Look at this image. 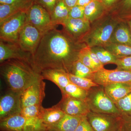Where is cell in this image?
Wrapping results in <instances>:
<instances>
[{"mask_svg": "<svg viewBox=\"0 0 131 131\" xmlns=\"http://www.w3.org/2000/svg\"><path fill=\"white\" fill-rule=\"evenodd\" d=\"M68 73L63 69L56 68L45 69L41 72L43 79L49 80L54 83L61 90V93L71 82L68 78Z\"/></svg>", "mask_w": 131, "mask_h": 131, "instance_id": "cell-16", "label": "cell"}, {"mask_svg": "<svg viewBox=\"0 0 131 131\" xmlns=\"http://www.w3.org/2000/svg\"><path fill=\"white\" fill-rule=\"evenodd\" d=\"M42 36L38 29L27 21L20 32L17 43L21 49L30 53L32 56Z\"/></svg>", "mask_w": 131, "mask_h": 131, "instance_id": "cell-10", "label": "cell"}, {"mask_svg": "<svg viewBox=\"0 0 131 131\" xmlns=\"http://www.w3.org/2000/svg\"><path fill=\"white\" fill-rule=\"evenodd\" d=\"M83 117L65 114L58 123L49 128L48 131H75Z\"/></svg>", "mask_w": 131, "mask_h": 131, "instance_id": "cell-21", "label": "cell"}, {"mask_svg": "<svg viewBox=\"0 0 131 131\" xmlns=\"http://www.w3.org/2000/svg\"><path fill=\"white\" fill-rule=\"evenodd\" d=\"M62 98L57 105L65 114L71 116L83 117L86 116L90 112L86 100L62 95Z\"/></svg>", "mask_w": 131, "mask_h": 131, "instance_id": "cell-13", "label": "cell"}, {"mask_svg": "<svg viewBox=\"0 0 131 131\" xmlns=\"http://www.w3.org/2000/svg\"><path fill=\"white\" fill-rule=\"evenodd\" d=\"M60 0H35L34 3L42 6L50 13L53 11L54 8Z\"/></svg>", "mask_w": 131, "mask_h": 131, "instance_id": "cell-36", "label": "cell"}, {"mask_svg": "<svg viewBox=\"0 0 131 131\" xmlns=\"http://www.w3.org/2000/svg\"><path fill=\"white\" fill-rule=\"evenodd\" d=\"M86 101L91 112L121 116L115 103L106 94L103 86L99 85L89 90Z\"/></svg>", "mask_w": 131, "mask_h": 131, "instance_id": "cell-4", "label": "cell"}, {"mask_svg": "<svg viewBox=\"0 0 131 131\" xmlns=\"http://www.w3.org/2000/svg\"><path fill=\"white\" fill-rule=\"evenodd\" d=\"M120 18L109 12L92 23L90 30L80 41L90 47L103 46L110 41L115 27Z\"/></svg>", "mask_w": 131, "mask_h": 131, "instance_id": "cell-3", "label": "cell"}, {"mask_svg": "<svg viewBox=\"0 0 131 131\" xmlns=\"http://www.w3.org/2000/svg\"><path fill=\"white\" fill-rule=\"evenodd\" d=\"M90 79L102 86L116 83L131 84V71L109 70L103 68L93 73Z\"/></svg>", "mask_w": 131, "mask_h": 131, "instance_id": "cell-9", "label": "cell"}, {"mask_svg": "<svg viewBox=\"0 0 131 131\" xmlns=\"http://www.w3.org/2000/svg\"><path fill=\"white\" fill-rule=\"evenodd\" d=\"M87 50H88V53L89 54L90 58H91L95 66L98 71L104 68H103L104 66L101 63L96 54L91 50V48L87 46Z\"/></svg>", "mask_w": 131, "mask_h": 131, "instance_id": "cell-38", "label": "cell"}, {"mask_svg": "<svg viewBox=\"0 0 131 131\" xmlns=\"http://www.w3.org/2000/svg\"><path fill=\"white\" fill-rule=\"evenodd\" d=\"M75 131H94L90 124L86 116L82 118L80 124Z\"/></svg>", "mask_w": 131, "mask_h": 131, "instance_id": "cell-37", "label": "cell"}, {"mask_svg": "<svg viewBox=\"0 0 131 131\" xmlns=\"http://www.w3.org/2000/svg\"><path fill=\"white\" fill-rule=\"evenodd\" d=\"M109 12L121 0H100Z\"/></svg>", "mask_w": 131, "mask_h": 131, "instance_id": "cell-39", "label": "cell"}, {"mask_svg": "<svg viewBox=\"0 0 131 131\" xmlns=\"http://www.w3.org/2000/svg\"><path fill=\"white\" fill-rule=\"evenodd\" d=\"M91 49L96 54L103 66L108 64L115 63L117 58L102 46H96L91 48Z\"/></svg>", "mask_w": 131, "mask_h": 131, "instance_id": "cell-27", "label": "cell"}, {"mask_svg": "<svg viewBox=\"0 0 131 131\" xmlns=\"http://www.w3.org/2000/svg\"><path fill=\"white\" fill-rule=\"evenodd\" d=\"M26 21V13L21 11L0 23V40L17 43L20 32Z\"/></svg>", "mask_w": 131, "mask_h": 131, "instance_id": "cell-6", "label": "cell"}, {"mask_svg": "<svg viewBox=\"0 0 131 131\" xmlns=\"http://www.w3.org/2000/svg\"><path fill=\"white\" fill-rule=\"evenodd\" d=\"M118 131H125V130H124V127H123V125H122V126L120 128L119 130Z\"/></svg>", "mask_w": 131, "mask_h": 131, "instance_id": "cell-44", "label": "cell"}, {"mask_svg": "<svg viewBox=\"0 0 131 131\" xmlns=\"http://www.w3.org/2000/svg\"><path fill=\"white\" fill-rule=\"evenodd\" d=\"M93 1V0H78L77 5L84 7Z\"/></svg>", "mask_w": 131, "mask_h": 131, "instance_id": "cell-42", "label": "cell"}, {"mask_svg": "<svg viewBox=\"0 0 131 131\" xmlns=\"http://www.w3.org/2000/svg\"><path fill=\"white\" fill-rule=\"evenodd\" d=\"M65 114L63 111L56 105L50 108H44L40 119L48 130L58 123Z\"/></svg>", "mask_w": 131, "mask_h": 131, "instance_id": "cell-20", "label": "cell"}, {"mask_svg": "<svg viewBox=\"0 0 131 131\" xmlns=\"http://www.w3.org/2000/svg\"><path fill=\"white\" fill-rule=\"evenodd\" d=\"M69 9L77 4L78 0H62Z\"/></svg>", "mask_w": 131, "mask_h": 131, "instance_id": "cell-41", "label": "cell"}, {"mask_svg": "<svg viewBox=\"0 0 131 131\" xmlns=\"http://www.w3.org/2000/svg\"><path fill=\"white\" fill-rule=\"evenodd\" d=\"M109 12L100 0H93L84 7V19L91 24Z\"/></svg>", "mask_w": 131, "mask_h": 131, "instance_id": "cell-17", "label": "cell"}, {"mask_svg": "<svg viewBox=\"0 0 131 131\" xmlns=\"http://www.w3.org/2000/svg\"><path fill=\"white\" fill-rule=\"evenodd\" d=\"M44 107L42 104H36L23 108L20 114L28 118H40Z\"/></svg>", "mask_w": 131, "mask_h": 131, "instance_id": "cell-31", "label": "cell"}, {"mask_svg": "<svg viewBox=\"0 0 131 131\" xmlns=\"http://www.w3.org/2000/svg\"><path fill=\"white\" fill-rule=\"evenodd\" d=\"M115 64L117 65V69L131 71V56L117 58Z\"/></svg>", "mask_w": 131, "mask_h": 131, "instance_id": "cell-34", "label": "cell"}, {"mask_svg": "<svg viewBox=\"0 0 131 131\" xmlns=\"http://www.w3.org/2000/svg\"><path fill=\"white\" fill-rule=\"evenodd\" d=\"M109 42L131 46V32L126 21L121 20L115 27Z\"/></svg>", "mask_w": 131, "mask_h": 131, "instance_id": "cell-18", "label": "cell"}, {"mask_svg": "<svg viewBox=\"0 0 131 131\" xmlns=\"http://www.w3.org/2000/svg\"><path fill=\"white\" fill-rule=\"evenodd\" d=\"M21 11L25 12L20 8L15 5L0 4V23Z\"/></svg>", "mask_w": 131, "mask_h": 131, "instance_id": "cell-30", "label": "cell"}, {"mask_svg": "<svg viewBox=\"0 0 131 131\" xmlns=\"http://www.w3.org/2000/svg\"><path fill=\"white\" fill-rule=\"evenodd\" d=\"M115 103L122 118L131 116V92Z\"/></svg>", "mask_w": 131, "mask_h": 131, "instance_id": "cell-29", "label": "cell"}, {"mask_svg": "<svg viewBox=\"0 0 131 131\" xmlns=\"http://www.w3.org/2000/svg\"><path fill=\"white\" fill-rule=\"evenodd\" d=\"M43 79L39 80L20 93V100L23 108L36 104H42L45 96L46 83Z\"/></svg>", "mask_w": 131, "mask_h": 131, "instance_id": "cell-12", "label": "cell"}, {"mask_svg": "<svg viewBox=\"0 0 131 131\" xmlns=\"http://www.w3.org/2000/svg\"><path fill=\"white\" fill-rule=\"evenodd\" d=\"M86 45L75 40L63 30L53 28L42 36L32 56L33 63L39 72L50 68L69 73L79 52Z\"/></svg>", "mask_w": 131, "mask_h": 131, "instance_id": "cell-1", "label": "cell"}, {"mask_svg": "<svg viewBox=\"0 0 131 131\" xmlns=\"http://www.w3.org/2000/svg\"><path fill=\"white\" fill-rule=\"evenodd\" d=\"M70 9L62 0H60L56 6L50 14L52 23L56 27L61 25L69 18Z\"/></svg>", "mask_w": 131, "mask_h": 131, "instance_id": "cell-22", "label": "cell"}, {"mask_svg": "<svg viewBox=\"0 0 131 131\" xmlns=\"http://www.w3.org/2000/svg\"><path fill=\"white\" fill-rule=\"evenodd\" d=\"M48 131H52V130H49Z\"/></svg>", "mask_w": 131, "mask_h": 131, "instance_id": "cell-45", "label": "cell"}, {"mask_svg": "<svg viewBox=\"0 0 131 131\" xmlns=\"http://www.w3.org/2000/svg\"><path fill=\"white\" fill-rule=\"evenodd\" d=\"M20 93L9 90L1 96L0 100V121L20 114L22 108Z\"/></svg>", "mask_w": 131, "mask_h": 131, "instance_id": "cell-11", "label": "cell"}, {"mask_svg": "<svg viewBox=\"0 0 131 131\" xmlns=\"http://www.w3.org/2000/svg\"><path fill=\"white\" fill-rule=\"evenodd\" d=\"M122 118L123 126L125 131H131V116Z\"/></svg>", "mask_w": 131, "mask_h": 131, "instance_id": "cell-40", "label": "cell"}, {"mask_svg": "<svg viewBox=\"0 0 131 131\" xmlns=\"http://www.w3.org/2000/svg\"><path fill=\"white\" fill-rule=\"evenodd\" d=\"M103 47L117 58L131 56V46L108 42Z\"/></svg>", "mask_w": 131, "mask_h": 131, "instance_id": "cell-23", "label": "cell"}, {"mask_svg": "<svg viewBox=\"0 0 131 131\" xmlns=\"http://www.w3.org/2000/svg\"><path fill=\"white\" fill-rule=\"evenodd\" d=\"M126 21L127 22V24H128V25H129L131 32V19L126 20Z\"/></svg>", "mask_w": 131, "mask_h": 131, "instance_id": "cell-43", "label": "cell"}, {"mask_svg": "<svg viewBox=\"0 0 131 131\" xmlns=\"http://www.w3.org/2000/svg\"><path fill=\"white\" fill-rule=\"evenodd\" d=\"M68 78L71 83L87 91H89L93 87L99 86L91 79L79 77L70 73H68Z\"/></svg>", "mask_w": 131, "mask_h": 131, "instance_id": "cell-28", "label": "cell"}, {"mask_svg": "<svg viewBox=\"0 0 131 131\" xmlns=\"http://www.w3.org/2000/svg\"><path fill=\"white\" fill-rule=\"evenodd\" d=\"M0 121L1 131H48L40 119L28 118L20 114Z\"/></svg>", "mask_w": 131, "mask_h": 131, "instance_id": "cell-5", "label": "cell"}, {"mask_svg": "<svg viewBox=\"0 0 131 131\" xmlns=\"http://www.w3.org/2000/svg\"><path fill=\"white\" fill-rule=\"evenodd\" d=\"M69 73L79 77L90 79L94 72L78 58L73 63Z\"/></svg>", "mask_w": 131, "mask_h": 131, "instance_id": "cell-25", "label": "cell"}, {"mask_svg": "<svg viewBox=\"0 0 131 131\" xmlns=\"http://www.w3.org/2000/svg\"><path fill=\"white\" fill-rule=\"evenodd\" d=\"M88 93V91L81 88L71 82L65 87L62 94L77 99L86 100Z\"/></svg>", "mask_w": 131, "mask_h": 131, "instance_id": "cell-26", "label": "cell"}, {"mask_svg": "<svg viewBox=\"0 0 131 131\" xmlns=\"http://www.w3.org/2000/svg\"><path fill=\"white\" fill-rule=\"evenodd\" d=\"M86 117L94 131H118L123 125L120 115L90 112Z\"/></svg>", "mask_w": 131, "mask_h": 131, "instance_id": "cell-7", "label": "cell"}, {"mask_svg": "<svg viewBox=\"0 0 131 131\" xmlns=\"http://www.w3.org/2000/svg\"><path fill=\"white\" fill-rule=\"evenodd\" d=\"M103 86L106 94L114 103L131 92V84L116 83Z\"/></svg>", "mask_w": 131, "mask_h": 131, "instance_id": "cell-19", "label": "cell"}, {"mask_svg": "<svg viewBox=\"0 0 131 131\" xmlns=\"http://www.w3.org/2000/svg\"><path fill=\"white\" fill-rule=\"evenodd\" d=\"M34 1L35 0H0V4L15 5L26 12Z\"/></svg>", "mask_w": 131, "mask_h": 131, "instance_id": "cell-33", "label": "cell"}, {"mask_svg": "<svg viewBox=\"0 0 131 131\" xmlns=\"http://www.w3.org/2000/svg\"><path fill=\"white\" fill-rule=\"evenodd\" d=\"M69 18L84 19V7L76 5L70 9Z\"/></svg>", "mask_w": 131, "mask_h": 131, "instance_id": "cell-35", "label": "cell"}, {"mask_svg": "<svg viewBox=\"0 0 131 131\" xmlns=\"http://www.w3.org/2000/svg\"><path fill=\"white\" fill-rule=\"evenodd\" d=\"M26 13L27 21L34 26L43 35L56 27L52 23L50 13L39 4L34 3Z\"/></svg>", "mask_w": 131, "mask_h": 131, "instance_id": "cell-8", "label": "cell"}, {"mask_svg": "<svg viewBox=\"0 0 131 131\" xmlns=\"http://www.w3.org/2000/svg\"><path fill=\"white\" fill-rule=\"evenodd\" d=\"M11 59L32 61V55L23 50L17 43L0 40V63Z\"/></svg>", "mask_w": 131, "mask_h": 131, "instance_id": "cell-15", "label": "cell"}, {"mask_svg": "<svg viewBox=\"0 0 131 131\" xmlns=\"http://www.w3.org/2000/svg\"><path fill=\"white\" fill-rule=\"evenodd\" d=\"M1 75L9 90L21 93L31 85L43 79L32 61L11 59L0 65Z\"/></svg>", "mask_w": 131, "mask_h": 131, "instance_id": "cell-2", "label": "cell"}, {"mask_svg": "<svg viewBox=\"0 0 131 131\" xmlns=\"http://www.w3.org/2000/svg\"><path fill=\"white\" fill-rule=\"evenodd\" d=\"M78 58L94 73L98 71L88 53L86 46H84L80 50L78 55Z\"/></svg>", "mask_w": 131, "mask_h": 131, "instance_id": "cell-32", "label": "cell"}, {"mask_svg": "<svg viewBox=\"0 0 131 131\" xmlns=\"http://www.w3.org/2000/svg\"><path fill=\"white\" fill-rule=\"evenodd\" d=\"M61 25L68 35L79 42L91 28V24L84 19L68 18Z\"/></svg>", "mask_w": 131, "mask_h": 131, "instance_id": "cell-14", "label": "cell"}, {"mask_svg": "<svg viewBox=\"0 0 131 131\" xmlns=\"http://www.w3.org/2000/svg\"><path fill=\"white\" fill-rule=\"evenodd\" d=\"M110 12L126 21L131 19V0H121Z\"/></svg>", "mask_w": 131, "mask_h": 131, "instance_id": "cell-24", "label": "cell"}]
</instances>
